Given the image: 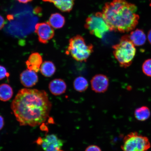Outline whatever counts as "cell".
I'll use <instances>...</instances> for the list:
<instances>
[{"instance_id":"13","label":"cell","mask_w":151,"mask_h":151,"mask_svg":"<svg viewBox=\"0 0 151 151\" xmlns=\"http://www.w3.org/2000/svg\"><path fill=\"white\" fill-rule=\"evenodd\" d=\"M46 2L53 4L60 10L63 12H70L73 8L75 0H42Z\"/></svg>"},{"instance_id":"28","label":"cell","mask_w":151,"mask_h":151,"mask_svg":"<svg viewBox=\"0 0 151 151\" xmlns=\"http://www.w3.org/2000/svg\"><path fill=\"white\" fill-rule=\"evenodd\" d=\"M60 151H62V150H60Z\"/></svg>"},{"instance_id":"7","label":"cell","mask_w":151,"mask_h":151,"mask_svg":"<svg viewBox=\"0 0 151 151\" xmlns=\"http://www.w3.org/2000/svg\"><path fill=\"white\" fill-rule=\"evenodd\" d=\"M44 151H60L64 142L56 135L48 134L43 138L39 137L37 141Z\"/></svg>"},{"instance_id":"8","label":"cell","mask_w":151,"mask_h":151,"mask_svg":"<svg viewBox=\"0 0 151 151\" xmlns=\"http://www.w3.org/2000/svg\"><path fill=\"white\" fill-rule=\"evenodd\" d=\"M35 32L39 42L43 44L48 43L55 35L53 28L48 22L37 23L35 26Z\"/></svg>"},{"instance_id":"27","label":"cell","mask_w":151,"mask_h":151,"mask_svg":"<svg viewBox=\"0 0 151 151\" xmlns=\"http://www.w3.org/2000/svg\"><path fill=\"white\" fill-rule=\"evenodd\" d=\"M1 147H0V151H1Z\"/></svg>"},{"instance_id":"2","label":"cell","mask_w":151,"mask_h":151,"mask_svg":"<svg viewBox=\"0 0 151 151\" xmlns=\"http://www.w3.org/2000/svg\"><path fill=\"white\" fill-rule=\"evenodd\" d=\"M137 10L136 6L126 0H113L105 4L102 14L110 31L125 33L134 29L138 23Z\"/></svg>"},{"instance_id":"20","label":"cell","mask_w":151,"mask_h":151,"mask_svg":"<svg viewBox=\"0 0 151 151\" xmlns=\"http://www.w3.org/2000/svg\"><path fill=\"white\" fill-rule=\"evenodd\" d=\"M142 69L145 75L151 77V59H147L143 62Z\"/></svg>"},{"instance_id":"19","label":"cell","mask_w":151,"mask_h":151,"mask_svg":"<svg viewBox=\"0 0 151 151\" xmlns=\"http://www.w3.org/2000/svg\"><path fill=\"white\" fill-rule=\"evenodd\" d=\"M73 86L77 91L82 92L87 89L88 86V81L85 77L79 76L75 79Z\"/></svg>"},{"instance_id":"10","label":"cell","mask_w":151,"mask_h":151,"mask_svg":"<svg viewBox=\"0 0 151 151\" xmlns=\"http://www.w3.org/2000/svg\"><path fill=\"white\" fill-rule=\"evenodd\" d=\"M21 83L27 88L35 86L38 81V77L35 72L29 69L24 71L20 75Z\"/></svg>"},{"instance_id":"14","label":"cell","mask_w":151,"mask_h":151,"mask_svg":"<svg viewBox=\"0 0 151 151\" xmlns=\"http://www.w3.org/2000/svg\"><path fill=\"white\" fill-rule=\"evenodd\" d=\"M129 37L130 40L135 46H142L146 42V35L141 29H137L132 32Z\"/></svg>"},{"instance_id":"1","label":"cell","mask_w":151,"mask_h":151,"mask_svg":"<svg viewBox=\"0 0 151 151\" xmlns=\"http://www.w3.org/2000/svg\"><path fill=\"white\" fill-rule=\"evenodd\" d=\"M52 105L44 90L23 88L19 91L11 107L21 126L40 125L49 117Z\"/></svg>"},{"instance_id":"5","label":"cell","mask_w":151,"mask_h":151,"mask_svg":"<svg viewBox=\"0 0 151 151\" xmlns=\"http://www.w3.org/2000/svg\"><path fill=\"white\" fill-rule=\"evenodd\" d=\"M85 27L90 33L99 38H102L110 29L104 18L102 12L92 14L87 18Z\"/></svg>"},{"instance_id":"23","label":"cell","mask_w":151,"mask_h":151,"mask_svg":"<svg viewBox=\"0 0 151 151\" xmlns=\"http://www.w3.org/2000/svg\"><path fill=\"white\" fill-rule=\"evenodd\" d=\"M5 21L4 18L0 15V31L4 27Z\"/></svg>"},{"instance_id":"12","label":"cell","mask_w":151,"mask_h":151,"mask_svg":"<svg viewBox=\"0 0 151 151\" xmlns=\"http://www.w3.org/2000/svg\"><path fill=\"white\" fill-rule=\"evenodd\" d=\"M26 63L28 69L38 72L40 70L41 65L42 63V56L38 52H34L32 53Z\"/></svg>"},{"instance_id":"26","label":"cell","mask_w":151,"mask_h":151,"mask_svg":"<svg viewBox=\"0 0 151 151\" xmlns=\"http://www.w3.org/2000/svg\"><path fill=\"white\" fill-rule=\"evenodd\" d=\"M148 39L149 42L151 45V29L149 31L148 34Z\"/></svg>"},{"instance_id":"11","label":"cell","mask_w":151,"mask_h":151,"mask_svg":"<svg viewBox=\"0 0 151 151\" xmlns=\"http://www.w3.org/2000/svg\"><path fill=\"white\" fill-rule=\"evenodd\" d=\"M50 91L55 96H59L65 93L67 86L65 81L61 79H55L51 81L49 85Z\"/></svg>"},{"instance_id":"21","label":"cell","mask_w":151,"mask_h":151,"mask_svg":"<svg viewBox=\"0 0 151 151\" xmlns=\"http://www.w3.org/2000/svg\"><path fill=\"white\" fill-rule=\"evenodd\" d=\"M9 76L6 68L3 66L0 65V80Z\"/></svg>"},{"instance_id":"15","label":"cell","mask_w":151,"mask_h":151,"mask_svg":"<svg viewBox=\"0 0 151 151\" xmlns=\"http://www.w3.org/2000/svg\"><path fill=\"white\" fill-rule=\"evenodd\" d=\"M48 22L53 28L59 29L63 27L65 24V19L61 14L55 13L51 15Z\"/></svg>"},{"instance_id":"24","label":"cell","mask_w":151,"mask_h":151,"mask_svg":"<svg viewBox=\"0 0 151 151\" xmlns=\"http://www.w3.org/2000/svg\"><path fill=\"white\" fill-rule=\"evenodd\" d=\"M4 119L3 117L0 115V131L2 129L4 126Z\"/></svg>"},{"instance_id":"25","label":"cell","mask_w":151,"mask_h":151,"mask_svg":"<svg viewBox=\"0 0 151 151\" xmlns=\"http://www.w3.org/2000/svg\"><path fill=\"white\" fill-rule=\"evenodd\" d=\"M20 3L26 4L29 2L33 1V0H17Z\"/></svg>"},{"instance_id":"18","label":"cell","mask_w":151,"mask_h":151,"mask_svg":"<svg viewBox=\"0 0 151 151\" xmlns=\"http://www.w3.org/2000/svg\"><path fill=\"white\" fill-rule=\"evenodd\" d=\"M150 109L146 106L139 107L135 109L134 116L136 119L139 121H145L148 120L150 116Z\"/></svg>"},{"instance_id":"16","label":"cell","mask_w":151,"mask_h":151,"mask_svg":"<svg viewBox=\"0 0 151 151\" xmlns=\"http://www.w3.org/2000/svg\"><path fill=\"white\" fill-rule=\"evenodd\" d=\"M40 70L43 76L46 77H50L55 73L56 69L53 62L47 61L43 62L41 65Z\"/></svg>"},{"instance_id":"22","label":"cell","mask_w":151,"mask_h":151,"mask_svg":"<svg viewBox=\"0 0 151 151\" xmlns=\"http://www.w3.org/2000/svg\"><path fill=\"white\" fill-rule=\"evenodd\" d=\"M85 151H101V149L95 145H91L87 148Z\"/></svg>"},{"instance_id":"9","label":"cell","mask_w":151,"mask_h":151,"mask_svg":"<svg viewBox=\"0 0 151 151\" xmlns=\"http://www.w3.org/2000/svg\"><path fill=\"white\" fill-rule=\"evenodd\" d=\"M109 85L108 77L104 75L99 74L94 76L91 81L92 90L96 93H103L108 90Z\"/></svg>"},{"instance_id":"17","label":"cell","mask_w":151,"mask_h":151,"mask_svg":"<svg viewBox=\"0 0 151 151\" xmlns=\"http://www.w3.org/2000/svg\"><path fill=\"white\" fill-rule=\"evenodd\" d=\"M13 95V89L9 85L7 84L0 85V100L1 101H8L12 97Z\"/></svg>"},{"instance_id":"4","label":"cell","mask_w":151,"mask_h":151,"mask_svg":"<svg viewBox=\"0 0 151 151\" xmlns=\"http://www.w3.org/2000/svg\"><path fill=\"white\" fill-rule=\"evenodd\" d=\"M93 51V45L87 44L83 37L77 35L70 39L65 53L77 61L86 62Z\"/></svg>"},{"instance_id":"3","label":"cell","mask_w":151,"mask_h":151,"mask_svg":"<svg viewBox=\"0 0 151 151\" xmlns=\"http://www.w3.org/2000/svg\"><path fill=\"white\" fill-rule=\"evenodd\" d=\"M113 54L121 67L127 68L133 62L136 53L134 45L129 39V35H124L120 42L112 46Z\"/></svg>"},{"instance_id":"6","label":"cell","mask_w":151,"mask_h":151,"mask_svg":"<svg viewBox=\"0 0 151 151\" xmlns=\"http://www.w3.org/2000/svg\"><path fill=\"white\" fill-rule=\"evenodd\" d=\"M150 147L148 138L134 132L124 137L122 148L123 151H148Z\"/></svg>"}]
</instances>
